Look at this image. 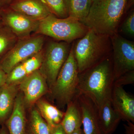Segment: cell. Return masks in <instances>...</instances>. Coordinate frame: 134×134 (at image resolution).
I'll return each instance as SVG.
<instances>
[{
  "mask_svg": "<svg viewBox=\"0 0 134 134\" xmlns=\"http://www.w3.org/2000/svg\"><path fill=\"white\" fill-rule=\"evenodd\" d=\"M114 81L134 71V42L118 33L110 37Z\"/></svg>",
  "mask_w": 134,
  "mask_h": 134,
  "instance_id": "8",
  "label": "cell"
},
{
  "mask_svg": "<svg viewBox=\"0 0 134 134\" xmlns=\"http://www.w3.org/2000/svg\"><path fill=\"white\" fill-rule=\"evenodd\" d=\"M97 107L99 123L102 133L113 134L122 119L114 108L111 98L105 100Z\"/></svg>",
  "mask_w": 134,
  "mask_h": 134,
  "instance_id": "14",
  "label": "cell"
},
{
  "mask_svg": "<svg viewBox=\"0 0 134 134\" xmlns=\"http://www.w3.org/2000/svg\"><path fill=\"white\" fill-rule=\"evenodd\" d=\"M64 41H52L48 43L44 53L39 70L45 77L50 88L55 82L60 70L69 54L71 46Z\"/></svg>",
  "mask_w": 134,
  "mask_h": 134,
  "instance_id": "7",
  "label": "cell"
},
{
  "mask_svg": "<svg viewBox=\"0 0 134 134\" xmlns=\"http://www.w3.org/2000/svg\"><path fill=\"white\" fill-rule=\"evenodd\" d=\"M79 71L72 46L69 54L50 88L59 105L63 107L74 100L78 93Z\"/></svg>",
  "mask_w": 134,
  "mask_h": 134,
  "instance_id": "5",
  "label": "cell"
},
{
  "mask_svg": "<svg viewBox=\"0 0 134 134\" xmlns=\"http://www.w3.org/2000/svg\"><path fill=\"white\" fill-rule=\"evenodd\" d=\"M44 37L42 35L19 39L0 63V68L7 75L17 65L42 50Z\"/></svg>",
  "mask_w": 134,
  "mask_h": 134,
  "instance_id": "6",
  "label": "cell"
},
{
  "mask_svg": "<svg viewBox=\"0 0 134 134\" xmlns=\"http://www.w3.org/2000/svg\"><path fill=\"white\" fill-rule=\"evenodd\" d=\"M27 76L21 63H19L7 75L6 83L16 85V83H19Z\"/></svg>",
  "mask_w": 134,
  "mask_h": 134,
  "instance_id": "24",
  "label": "cell"
},
{
  "mask_svg": "<svg viewBox=\"0 0 134 134\" xmlns=\"http://www.w3.org/2000/svg\"><path fill=\"white\" fill-rule=\"evenodd\" d=\"M51 134H65L60 124L51 129Z\"/></svg>",
  "mask_w": 134,
  "mask_h": 134,
  "instance_id": "28",
  "label": "cell"
},
{
  "mask_svg": "<svg viewBox=\"0 0 134 134\" xmlns=\"http://www.w3.org/2000/svg\"><path fill=\"white\" fill-rule=\"evenodd\" d=\"M127 124L125 125L126 134H134V125L133 122L127 121Z\"/></svg>",
  "mask_w": 134,
  "mask_h": 134,
  "instance_id": "27",
  "label": "cell"
},
{
  "mask_svg": "<svg viewBox=\"0 0 134 134\" xmlns=\"http://www.w3.org/2000/svg\"><path fill=\"white\" fill-rule=\"evenodd\" d=\"M129 0H103L93 2L88 15L81 22L97 33L111 36L118 33Z\"/></svg>",
  "mask_w": 134,
  "mask_h": 134,
  "instance_id": "2",
  "label": "cell"
},
{
  "mask_svg": "<svg viewBox=\"0 0 134 134\" xmlns=\"http://www.w3.org/2000/svg\"><path fill=\"white\" fill-rule=\"evenodd\" d=\"M17 92L16 85L6 83L0 87V126L5 124L12 113Z\"/></svg>",
  "mask_w": 134,
  "mask_h": 134,
  "instance_id": "16",
  "label": "cell"
},
{
  "mask_svg": "<svg viewBox=\"0 0 134 134\" xmlns=\"http://www.w3.org/2000/svg\"><path fill=\"white\" fill-rule=\"evenodd\" d=\"M79 73L96 65L112 54L110 36L89 29L87 33L72 44Z\"/></svg>",
  "mask_w": 134,
  "mask_h": 134,
  "instance_id": "3",
  "label": "cell"
},
{
  "mask_svg": "<svg viewBox=\"0 0 134 134\" xmlns=\"http://www.w3.org/2000/svg\"><path fill=\"white\" fill-rule=\"evenodd\" d=\"M88 30L77 19L69 16L59 18L52 14L40 21L36 32L70 43L83 37Z\"/></svg>",
  "mask_w": 134,
  "mask_h": 134,
  "instance_id": "4",
  "label": "cell"
},
{
  "mask_svg": "<svg viewBox=\"0 0 134 134\" xmlns=\"http://www.w3.org/2000/svg\"><path fill=\"white\" fill-rule=\"evenodd\" d=\"M8 7L31 19L38 21L52 14L41 0H15Z\"/></svg>",
  "mask_w": 134,
  "mask_h": 134,
  "instance_id": "13",
  "label": "cell"
},
{
  "mask_svg": "<svg viewBox=\"0 0 134 134\" xmlns=\"http://www.w3.org/2000/svg\"><path fill=\"white\" fill-rule=\"evenodd\" d=\"M51 128L38 110L32 111L26 134H51Z\"/></svg>",
  "mask_w": 134,
  "mask_h": 134,
  "instance_id": "20",
  "label": "cell"
},
{
  "mask_svg": "<svg viewBox=\"0 0 134 134\" xmlns=\"http://www.w3.org/2000/svg\"><path fill=\"white\" fill-rule=\"evenodd\" d=\"M103 1V0H93V2H95L99 1Z\"/></svg>",
  "mask_w": 134,
  "mask_h": 134,
  "instance_id": "33",
  "label": "cell"
},
{
  "mask_svg": "<svg viewBox=\"0 0 134 134\" xmlns=\"http://www.w3.org/2000/svg\"><path fill=\"white\" fill-rule=\"evenodd\" d=\"M46 79L39 69L26 76L19 83L25 103L30 105L48 91Z\"/></svg>",
  "mask_w": 134,
  "mask_h": 134,
  "instance_id": "9",
  "label": "cell"
},
{
  "mask_svg": "<svg viewBox=\"0 0 134 134\" xmlns=\"http://www.w3.org/2000/svg\"><path fill=\"white\" fill-rule=\"evenodd\" d=\"M114 82L111 54L79 73L77 93L88 97L98 107L111 98Z\"/></svg>",
  "mask_w": 134,
  "mask_h": 134,
  "instance_id": "1",
  "label": "cell"
},
{
  "mask_svg": "<svg viewBox=\"0 0 134 134\" xmlns=\"http://www.w3.org/2000/svg\"><path fill=\"white\" fill-rule=\"evenodd\" d=\"M60 125L65 134H71L82 126L81 112L76 97L67 105Z\"/></svg>",
  "mask_w": 134,
  "mask_h": 134,
  "instance_id": "17",
  "label": "cell"
},
{
  "mask_svg": "<svg viewBox=\"0 0 134 134\" xmlns=\"http://www.w3.org/2000/svg\"><path fill=\"white\" fill-rule=\"evenodd\" d=\"M2 10L6 24L18 38L28 37L32 32L37 31L40 21L31 19L8 7Z\"/></svg>",
  "mask_w": 134,
  "mask_h": 134,
  "instance_id": "10",
  "label": "cell"
},
{
  "mask_svg": "<svg viewBox=\"0 0 134 134\" xmlns=\"http://www.w3.org/2000/svg\"><path fill=\"white\" fill-rule=\"evenodd\" d=\"M76 97L81 112L83 134H103L99 123L97 106L83 94L77 93Z\"/></svg>",
  "mask_w": 134,
  "mask_h": 134,
  "instance_id": "11",
  "label": "cell"
},
{
  "mask_svg": "<svg viewBox=\"0 0 134 134\" xmlns=\"http://www.w3.org/2000/svg\"><path fill=\"white\" fill-rule=\"evenodd\" d=\"M17 37L9 29L0 32V56L9 51L18 41Z\"/></svg>",
  "mask_w": 134,
  "mask_h": 134,
  "instance_id": "23",
  "label": "cell"
},
{
  "mask_svg": "<svg viewBox=\"0 0 134 134\" xmlns=\"http://www.w3.org/2000/svg\"><path fill=\"white\" fill-rule=\"evenodd\" d=\"M134 82V71L127 73L115 80L114 86H122L127 85L133 84Z\"/></svg>",
  "mask_w": 134,
  "mask_h": 134,
  "instance_id": "26",
  "label": "cell"
},
{
  "mask_svg": "<svg viewBox=\"0 0 134 134\" xmlns=\"http://www.w3.org/2000/svg\"><path fill=\"white\" fill-rule=\"evenodd\" d=\"M43 55L44 53L42 50L21 63L27 75L40 69L43 62Z\"/></svg>",
  "mask_w": 134,
  "mask_h": 134,
  "instance_id": "22",
  "label": "cell"
},
{
  "mask_svg": "<svg viewBox=\"0 0 134 134\" xmlns=\"http://www.w3.org/2000/svg\"><path fill=\"white\" fill-rule=\"evenodd\" d=\"M114 108L122 120L134 123V97L126 92L122 86H114L111 97Z\"/></svg>",
  "mask_w": 134,
  "mask_h": 134,
  "instance_id": "12",
  "label": "cell"
},
{
  "mask_svg": "<svg viewBox=\"0 0 134 134\" xmlns=\"http://www.w3.org/2000/svg\"><path fill=\"white\" fill-rule=\"evenodd\" d=\"M69 16L82 22L86 18L93 0H67Z\"/></svg>",
  "mask_w": 134,
  "mask_h": 134,
  "instance_id": "19",
  "label": "cell"
},
{
  "mask_svg": "<svg viewBox=\"0 0 134 134\" xmlns=\"http://www.w3.org/2000/svg\"><path fill=\"white\" fill-rule=\"evenodd\" d=\"M15 0H0V9L8 7L9 5Z\"/></svg>",
  "mask_w": 134,
  "mask_h": 134,
  "instance_id": "30",
  "label": "cell"
},
{
  "mask_svg": "<svg viewBox=\"0 0 134 134\" xmlns=\"http://www.w3.org/2000/svg\"><path fill=\"white\" fill-rule=\"evenodd\" d=\"M71 134H83V131L82 129L80 128L76 130Z\"/></svg>",
  "mask_w": 134,
  "mask_h": 134,
  "instance_id": "32",
  "label": "cell"
},
{
  "mask_svg": "<svg viewBox=\"0 0 134 134\" xmlns=\"http://www.w3.org/2000/svg\"><path fill=\"white\" fill-rule=\"evenodd\" d=\"M23 97L17 95L12 112L4 125L9 134H26L27 122Z\"/></svg>",
  "mask_w": 134,
  "mask_h": 134,
  "instance_id": "15",
  "label": "cell"
},
{
  "mask_svg": "<svg viewBox=\"0 0 134 134\" xmlns=\"http://www.w3.org/2000/svg\"><path fill=\"white\" fill-rule=\"evenodd\" d=\"M38 112L43 119L52 129L60 124L65 113L55 106L42 99L37 101Z\"/></svg>",
  "mask_w": 134,
  "mask_h": 134,
  "instance_id": "18",
  "label": "cell"
},
{
  "mask_svg": "<svg viewBox=\"0 0 134 134\" xmlns=\"http://www.w3.org/2000/svg\"><path fill=\"white\" fill-rule=\"evenodd\" d=\"M7 74L0 68V87L6 84Z\"/></svg>",
  "mask_w": 134,
  "mask_h": 134,
  "instance_id": "29",
  "label": "cell"
},
{
  "mask_svg": "<svg viewBox=\"0 0 134 134\" xmlns=\"http://www.w3.org/2000/svg\"><path fill=\"white\" fill-rule=\"evenodd\" d=\"M121 31L127 36H134V11L132 9L127 16L121 25Z\"/></svg>",
  "mask_w": 134,
  "mask_h": 134,
  "instance_id": "25",
  "label": "cell"
},
{
  "mask_svg": "<svg viewBox=\"0 0 134 134\" xmlns=\"http://www.w3.org/2000/svg\"><path fill=\"white\" fill-rule=\"evenodd\" d=\"M1 126V127L0 128V134H9L5 125L4 124Z\"/></svg>",
  "mask_w": 134,
  "mask_h": 134,
  "instance_id": "31",
  "label": "cell"
},
{
  "mask_svg": "<svg viewBox=\"0 0 134 134\" xmlns=\"http://www.w3.org/2000/svg\"><path fill=\"white\" fill-rule=\"evenodd\" d=\"M51 13L59 18L69 16L67 0H41Z\"/></svg>",
  "mask_w": 134,
  "mask_h": 134,
  "instance_id": "21",
  "label": "cell"
}]
</instances>
